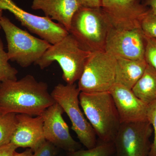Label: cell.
<instances>
[{
  "instance_id": "6da1fadb",
  "label": "cell",
  "mask_w": 156,
  "mask_h": 156,
  "mask_svg": "<svg viewBox=\"0 0 156 156\" xmlns=\"http://www.w3.org/2000/svg\"><path fill=\"white\" fill-rule=\"evenodd\" d=\"M56 101L48 84L27 75L19 80L0 83V112L41 115Z\"/></svg>"
},
{
  "instance_id": "7a4b0ae2",
  "label": "cell",
  "mask_w": 156,
  "mask_h": 156,
  "mask_svg": "<svg viewBox=\"0 0 156 156\" xmlns=\"http://www.w3.org/2000/svg\"><path fill=\"white\" fill-rule=\"evenodd\" d=\"M112 27L101 8L81 6L73 17L69 33L82 49L94 53L105 51L107 38Z\"/></svg>"
},
{
  "instance_id": "3957f363",
  "label": "cell",
  "mask_w": 156,
  "mask_h": 156,
  "mask_svg": "<svg viewBox=\"0 0 156 156\" xmlns=\"http://www.w3.org/2000/svg\"><path fill=\"white\" fill-rule=\"evenodd\" d=\"M80 105L101 141L113 142L121 125L119 116L109 92H80Z\"/></svg>"
},
{
  "instance_id": "277c9868",
  "label": "cell",
  "mask_w": 156,
  "mask_h": 156,
  "mask_svg": "<svg viewBox=\"0 0 156 156\" xmlns=\"http://www.w3.org/2000/svg\"><path fill=\"white\" fill-rule=\"evenodd\" d=\"M92 53L82 49L69 34L59 42L51 45L35 65L43 69L53 62H57L62 70L63 80L66 84H74L80 78Z\"/></svg>"
},
{
  "instance_id": "5b68a950",
  "label": "cell",
  "mask_w": 156,
  "mask_h": 156,
  "mask_svg": "<svg viewBox=\"0 0 156 156\" xmlns=\"http://www.w3.org/2000/svg\"><path fill=\"white\" fill-rule=\"evenodd\" d=\"M0 27L5 35L9 60L21 67L35 64L52 45L20 28L5 16L0 20Z\"/></svg>"
},
{
  "instance_id": "8992f818",
  "label": "cell",
  "mask_w": 156,
  "mask_h": 156,
  "mask_svg": "<svg viewBox=\"0 0 156 156\" xmlns=\"http://www.w3.org/2000/svg\"><path fill=\"white\" fill-rule=\"evenodd\" d=\"M80 93L75 83H59L54 87L51 95L69 118L72 129L76 134L80 142L89 149L97 144L96 134L80 108Z\"/></svg>"
},
{
  "instance_id": "52a82bcc",
  "label": "cell",
  "mask_w": 156,
  "mask_h": 156,
  "mask_svg": "<svg viewBox=\"0 0 156 156\" xmlns=\"http://www.w3.org/2000/svg\"><path fill=\"white\" fill-rule=\"evenodd\" d=\"M116 58L105 51L92 53L79 79L80 92H109L115 84Z\"/></svg>"
},
{
  "instance_id": "ba28073f",
  "label": "cell",
  "mask_w": 156,
  "mask_h": 156,
  "mask_svg": "<svg viewBox=\"0 0 156 156\" xmlns=\"http://www.w3.org/2000/svg\"><path fill=\"white\" fill-rule=\"evenodd\" d=\"M153 132L148 120L121 123L113 141L115 156H148Z\"/></svg>"
},
{
  "instance_id": "9c48e42d",
  "label": "cell",
  "mask_w": 156,
  "mask_h": 156,
  "mask_svg": "<svg viewBox=\"0 0 156 156\" xmlns=\"http://www.w3.org/2000/svg\"><path fill=\"white\" fill-rule=\"evenodd\" d=\"M0 9L11 12L23 26L51 44L59 42L69 34L63 26L54 22L49 17L27 12L12 0H0Z\"/></svg>"
},
{
  "instance_id": "30bf717a",
  "label": "cell",
  "mask_w": 156,
  "mask_h": 156,
  "mask_svg": "<svg viewBox=\"0 0 156 156\" xmlns=\"http://www.w3.org/2000/svg\"><path fill=\"white\" fill-rule=\"evenodd\" d=\"M145 36L141 28L112 27L107 38L105 51L114 56L132 60L145 59Z\"/></svg>"
},
{
  "instance_id": "8fae6325",
  "label": "cell",
  "mask_w": 156,
  "mask_h": 156,
  "mask_svg": "<svg viewBox=\"0 0 156 156\" xmlns=\"http://www.w3.org/2000/svg\"><path fill=\"white\" fill-rule=\"evenodd\" d=\"M103 11L113 27L118 29L140 28L144 17L149 8L143 5L140 0H101Z\"/></svg>"
},
{
  "instance_id": "7c38bea8",
  "label": "cell",
  "mask_w": 156,
  "mask_h": 156,
  "mask_svg": "<svg viewBox=\"0 0 156 156\" xmlns=\"http://www.w3.org/2000/svg\"><path fill=\"white\" fill-rule=\"evenodd\" d=\"M63 112L56 102L45 110L41 115L44 135L46 140L56 147L72 152L80 149L81 145L70 134L69 128L62 117Z\"/></svg>"
},
{
  "instance_id": "4fadbf2b",
  "label": "cell",
  "mask_w": 156,
  "mask_h": 156,
  "mask_svg": "<svg viewBox=\"0 0 156 156\" xmlns=\"http://www.w3.org/2000/svg\"><path fill=\"white\" fill-rule=\"evenodd\" d=\"M119 116L121 123L147 120L148 105L131 89L115 83L109 91Z\"/></svg>"
},
{
  "instance_id": "5bb4252c",
  "label": "cell",
  "mask_w": 156,
  "mask_h": 156,
  "mask_svg": "<svg viewBox=\"0 0 156 156\" xmlns=\"http://www.w3.org/2000/svg\"><path fill=\"white\" fill-rule=\"evenodd\" d=\"M17 120L11 142L18 147L28 148L34 151L46 140L43 116L34 118L28 115L17 114Z\"/></svg>"
},
{
  "instance_id": "9a60e30c",
  "label": "cell",
  "mask_w": 156,
  "mask_h": 156,
  "mask_svg": "<svg viewBox=\"0 0 156 156\" xmlns=\"http://www.w3.org/2000/svg\"><path fill=\"white\" fill-rule=\"evenodd\" d=\"M81 7L78 0H33L31 9L41 10L46 17L56 20L69 32L73 17Z\"/></svg>"
},
{
  "instance_id": "2e32d148",
  "label": "cell",
  "mask_w": 156,
  "mask_h": 156,
  "mask_svg": "<svg viewBox=\"0 0 156 156\" xmlns=\"http://www.w3.org/2000/svg\"><path fill=\"white\" fill-rule=\"evenodd\" d=\"M115 83L132 89L142 76L147 63L145 59L132 60L117 57Z\"/></svg>"
},
{
  "instance_id": "e0dca14e",
  "label": "cell",
  "mask_w": 156,
  "mask_h": 156,
  "mask_svg": "<svg viewBox=\"0 0 156 156\" xmlns=\"http://www.w3.org/2000/svg\"><path fill=\"white\" fill-rule=\"evenodd\" d=\"M136 97L147 105L156 100V70L148 64L144 73L132 89Z\"/></svg>"
},
{
  "instance_id": "ac0fdd59",
  "label": "cell",
  "mask_w": 156,
  "mask_h": 156,
  "mask_svg": "<svg viewBox=\"0 0 156 156\" xmlns=\"http://www.w3.org/2000/svg\"><path fill=\"white\" fill-rule=\"evenodd\" d=\"M17 122V114L0 112V146L11 142Z\"/></svg>"
},
{
  "instance_id": "d6986e66",
  "label": "cell",
  "mask_w": 156,
  "mask_h": 156,
  "mask_svg": "<svg viewBox=\"0 0 156 156\" xmlns=\"http://www.w3.org/2000/svg\"><path fill=\"white\" fill-rule=\"evenodd\" d=\"M115 153L113 142H105L100 140L95 147L87 150H79L68 152L67 156H110Z\"/></svg>"
},
{
  "instance_id": "ffe728a7",
  "label": "cell",
  "mask_w": 156,
  "mask_h": 156,
  "mask_svg": "<svg viewBox=\"0 0 156 156\" xmlns=\"http://www.w3.org/2000/svg\"><path fill=\"white\" fill-rule=\"evenodd\" d=\"M8 53L4 49V44L0 37V83L6 80H17L18 71L9 63Z\"/></svg>"
},
{
  "instance_id": "44dd1931",
  "label": "cell",
  "mask_w": 156,
  "mask_h": 156,
  "mask_svg": "<svg viewBox=\"0 0 156 156\" xmlns=\"http://www.w3.org/2000/svg\"><path fill=\"white\" fill-rule=\"evenodd\" d=\"M140 28L145 36L156 39V15L150 10L141 20Z\"/></svg>"
},
{
  "instance_id": "7402d4cb",
  "label": "cell",
  "mask_w": 156,
  "mask_h": 156,
  "mask_svg": "<svg viewBox=\"0 0 156 156\" xmlns=\"http://www.w3.org/2000/svg\"><path fill=\"white\" fill-rule=\"evenodd\" d=\"M147 120L153 128L154 139L148 156H156V100L148 105Z\"/></svg>"
},
{
  "instance_id": "603a6c76",
  "label": "cell",
  "mask_w": 156,
  "mask_h": 156,
  "mask_svg": "<svg viewBox=\"0 0 156 156\" xmlns=\"http://www.w3.org/2000/svg\"><path fill=\"white\" fill-rule=\"evenodd\" d=\"M145 38V59L156 70V39L147 36Z\"/></svg>"
},
{
  "instance_id": "cb8c5ba5",
  "label": "cell",
  "mask_w": 156,
  "mask_h": 156,
  "mask_svg": "<svg viewBox=\"0 0 156 156\" xmlns=\"http://www.w3.org/2000/svg\"><path fill=\"white\" fill-rule=\"evenodd\" d=\"M58 152V148L46 140L34 152L33 156H56Z\"/></svg>"
},
{
  "instance_id": "d4e9b609",
  "label": "cell",
  "mask_w": 156,
  "mask_h": 156,
  "mask_svg": "<svg viewBox=\"0 0 156 156\" xmlns=\"http://www.w3.org/2000/svg\"><path fill=\"white\" fill-rule=\"evenodd\" d=\"M17 146L10 142L8 144L0 146V156H14Z\"/></svg>"
},
{
  "instance_id": "484cf974",
  "label": "cell",
  "mask_w": 156,
  "mask_h": 156,
  "mask_svg": "<svg viewBox=\"0 0 156 156\" xmlns=\"http://www.w3.org/2000/svg\"><path fill=\"white\" fill-rule=\"evenodd\" d=\"M82 7L86 8H101V0H78Z\"/></svg>"
},
{
  "instance_id": "4316f807",
  "label": "cell",
  "mask_w": 156,
  "mask_h": 156,
  "mask_svg": "<svg viewBox=\"0 0 156 156\" xmlns=\"http://www.w3.org/2000/svg\"><path fill=\"white\" fill-rule=\"evenodd\" d=\"M143 5L149 8L151 12L156 15V0H140Z\"/></svg>"
},
{
  "instance_id": "83f0119b",
  "label": "cell",
  "mask_w": 156,
  "mask_h": 156,
  "mask_svg": "<svg viewBox=\"0 0 156 156\" xmlns=\"http://www.w3.org/2000/svg\"><path fill=\"white\" fill-rule=\"evenodd\" d=\"M34 152L30 148H27L24 151L21 153L16 152L14 156H33Z\"/></svg>"
},
{
  "instance_id": "f1b7e54d",
  "label": "cell",
  "mask_w": 156,
  "mask_h": 156,
  "mask_svg": "<svg viewBox=\"0 0 156 156\" xmlns=\"http://www.w3.org/2000/svg\"><path fill=\"white\" fill-rule=\"evenodd\" d=\"M3 17V10L2 9H0V20H1V18Z\"/></svg>"
},
{
  "instance_id": "f546056e",
  "label": "cell",
  "mask_w": 156,
  "mask_h": 156,
  "mask_svg": "<svg viewBox=\"0 0 156 156\" xmlns=\"http://www.w3.org/2000/svg\"><path fill=\"white\" fill-rule=\"evenodd\" d=\"M110 156H115V154H114Z\"/></svg>"
}]
</instances>
